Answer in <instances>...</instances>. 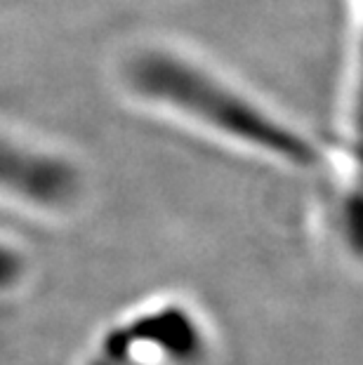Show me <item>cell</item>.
<instances>
[{"instance_id": "obj_1", "label": "cell", "mask_w": 363, "mask_h": 365, "mask_svg": "<svg viewBox=\"0 0 363 365\" xmlns=\"http://www.w3.org/2000/svg\"><path fill=\"white\" fill-rule=\"evenodd\" d=\"M116 76L137 104L241 153L297 170L321 160L302 130L182 45L168 41L130 45L116 64Z\"/></svg>"}, {"instance_id": "obj_3", "label": "cell", "mask_w": 363, "mask_h": 365, "mask_svg": "<svg viewBox=\"0 0 363 365\" xmlns=\"http://www.w3.org/2000/svg\"><path fill=\"white\" fill-rule=\"evenodd\" d=\"M349 59L344 76V108L339 146L363 158V0H347Z\"/></svg>"}, {"instance_id": "obj_2", "label": "cell", "mask_w": 363, "mask_h": 365, "mask_svg": "<svg viewBox=\"0 0 363 365\" xmlns=\"http://www.w3.org/2000/svg\"><path fill=\"white\" fill-rule=\"evenodd\" d=\"M81 191V177L66 158L0 130V203L68 212Z\"/></svg>"}]
</instances>
